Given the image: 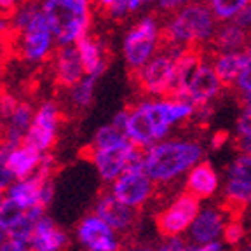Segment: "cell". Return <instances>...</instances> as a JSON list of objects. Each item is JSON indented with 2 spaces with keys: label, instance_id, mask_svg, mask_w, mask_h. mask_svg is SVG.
Instances as JSON below:
<instances>
[{
  "label": "cell",
  "instance_id": "1",
  "mask_svg": "<svg viewBox=\"0 0 251 251\" xmlns=\"http://www.w3.org/2000/svg\"><path fill=\"white\" fill-rule=\"evenodd\" d=\"M194 110L196 105L181 100H143L129 108L126 136L147 149L164 140L171 126L192 117Z\"/></svg>",
  "mask_w": 251,
  "mask_h": 251
},
{
  "label": "cell",
  "instance_id": "2",
  "mask_svg": "<svg viewBox=\"0 0 251 251\" xmlns=\"http://www.w3.org/2000/svg\"><path fill=\"white\" fill-rule=\"evenodd\" d=\"M201 157L202 147L197 141L161 140L145 149L143 168L157 185H166L190 171Z\"/></svg>",
  "mask_w": 251,
  "mask_h": 251
},
{
  "label": "cell",
  "instance_id": "3",
  "mask_svg": "<svg viewBox=\"0 0 251 251\" xmlns=\"http://www.w3.org/2000/svg\"><path fill=\"white\" fill-rule=\"evenodd\" d=\"M93 4V0H40L58 46L77 44L89 33Z\"/></svg>",
  "mask_w": 251,
  "mask_h": 251
},
{
  "label": "cell",
  "instance_id": "4",
  "mask_svg": "<svg viewBox=\"0 0 251 251\" xmlns=\"http://www.w3.org/2000/svg\"><path fill=\"white\" fill-rule=\"evenodd\" d=\"M145 149L136 145L129 138L106 147H89L87 157L105 183H112L126 169L143 164Z\"/></svg>",
  "mask_w": 251,
  "mask_h": 251
},
{
  "label": "cell",
  "instance_id": "5",
  "mask_svg": "<svg viewBox=\"0 0 251 251\" xmlns=\"http://www.w3.org/2000/svg\"><path fill=\"white\" fill-rule=\"evenodd\" d=\"M161 23L155 16H145L127 30L122 44L126 65L131 72L138 70L152 58L159 49Z\"/></svg>",
  "mask_w": 251,
  "mask_h": 251
},
{
  "label": "cell",
  "instance_id": "6",
  "mask_svg": "<svg viewBox=\"0 0 251 251\" xmlns=\"http://www.w3.org/2000/svg\"><path fill=\"white\" fill-rule=\"evenodd\" d=\"M56 46L54 33L42 9L23 30L18 31V51L28 65H40L49 59L54 54Z\"/></svg>",
  "mask_w": 251,
  "mask_h": 251
},
{
  "label": "cell",
  "instance_id": "7",
  "mask_svg": "<svg viewBox=\"0 0 251 251\" xmlns=\"http://www.w3.org/2000/svg\"><path fill=\"white\" fill-rule=\"evenodd\" d=\"M251 202V155L241 153L230 164L225 183L224 211L230 220H241V215Z\"/></svg>",
  "mask_w": 251,
  "mask_h": 251
},
{
  "label": "cell",
  "instance_id": "8",
  "mask_svg": "<svg viewBox=\"0 0 251 251\" xmlns=\"http://www.w3.org/2000/svg\"><path fill=\"white\" fill-rule=\"evenodd\" d=\"M175 58L176 54L157 51L141 68L133 72L138 89L147 96L166 98L175 74Z\"/></svg>",
  "mask_w": 251,
  "mask_h": 251
},
{
  "label": "cell",
  "instance_id": "9",
  "mask_svg": "<svg viewBox=\"0 0 251 251\" xmlns=\"http://www.w3.org/2000/svg\"><path fill=\"white\" fill-rule=\"evenodd\" d=\"M59 127H61V106L54 100L42 101L35 108L25 143L39 150L40 153H49L56 145Z\"/></svg>",
  "mask_w": 251,
  "mask_h": 251
},
{
  "label": "cell",
  "instance_id": "10",
  "mask_svg": "<svg viewBox=\"0 0 251 251\" xmlns=\"http://www.w3.org/2000/svg\"><path fill=\"white\" fill-rule=\"evenodd\" d=\"M155 181L147 175L143 164L126 169L121 176L110 183V192L131 208H143L155 194Z\"/></svg>",
  "mask_w": 251,
  "mask_h": 251
},
{
  "label": "cell",
  "instance_id": "11",
  "mask_svg": "<svg viewBox=\"0 0 251 251\" xmlns=\"http://www.w3.org/2000/svg\"><path fill=\"white\" fill-rule=\"evenodd\" d=\"M199 211V199L192 194L183 192L155 216L157 230L162 237L181 235L190 228Z\"/></svg>",
  "mask_w": 251,
  "mask_h": 251
},
{
  "label": "cell",
  "instance_id": "12",
  "mask_svg": "<svg viewBox=\"0 0 251 251\" xmlns=\"http://www.w3.org/2000/svg\"><path fill=\"white\" fill-rule=\"evenodd\" d=\"M75 237L78 244L87 251H121V234L100 218L96 213L86 215L77 224Z\"/></svg>",
  "mask_w": 251,
  "mask_h": 251
},
{
  "label": "cell",
  "instance_id": "13",
  "mask_svg": "<svg viewBox=\"0 0 251 251\" xmlns=\"http://www.w3.org/2000/svg\"><path fill=\"white\" fill-rule=\"evenodd\" d=\"M93 213L105 220L106 224L121 235L131 234L138 225V209L124 204L110 190L100 194V197L94 202Z\"/></svg>",
  "mask_w": 251,
  "mask_h": 251
},
{
  "label": "cell",
  "instance_id": "14",
  "mask_svg": "<svg viewBox=\"0 0 251 251\" xmlns=\"http://www.w3.org/2000/svg\"><path fill=\"white\" fill-rule=\"evenodd\" d=\"M224 91V84L220 80L211 59L208 58V51H206V61L201 65L199 70L190 78V82L187 86V93H185V100L196 106L209 105Z\"/></svg>",
  "mask_w": 251,
  "mask_h": 251
},
{
  "label": "cell",
  "instance_id": "15",
  "mask_svg": "<svg viewBox=\"0 0 251 251\" xmlns=\"http://www.w3.org/2000/svg\"><path fill=\"white\" fill-rule=\"evenodd\" d=\"M52 72L56 82L63 87H72L86 75L84 63L77 46H58L52 54Z\"/></svg>",
  "mask_w": 251,
  "mask_h": 251
},
{
  "label": "cell",
  "instance_id": "16",
  "mask_svg": "<svg viewBox=\"0 0 251 251\" xmlns=\"http://www.w3.org/2000/svg\"><path fill=\"white\" fill-rule=\"evenodd\" d=\"M225 211L216 208H204L199 211V215L196 216L194 224L188 228V235H190V241L194 244H208L213 243L224 235L225 228Z\"/></svg>",
  "mask_w": 251,
  "mask_h": 251
},
{
  "label": "cell",
  "instance_id": "17",
  "mask_svg": "<svg viewBox=\"0 0 251 251\" xmlns=\"http://www.w3.org/2000/svg\"><path fill=\"white\" fill-rule=\"evenodd\" d=\"M218 187H220L218 173L215 171L211 162L199 161L188 171L187 181H185V192L192 194L199 201L215 196Z\"/></svg>",
  "mask_w": 251,
  "mask_h": 251
},
{
  "label": "cell",
  "instance_id": "18",
  "mask_svg": "<svg viewBox=\"0 0 251 251\" xmlns=\"http://www.w3.org/2000/svg\"><path fill=\"white\" fill-rule=\"evenodd\" d=\"M246 51H228V52H218L208 47V58L211 59L213 67L218 74L220 80L224 84L225 91H232L235 80L239 77L241 70L248 61Z\"/></svg>",
  "mask_w": 251,
  "mask_h": 251
},
{
  "label": "cell",
  "instance_id": "19",
  "mask_svg": "<svg viewBox=\"0 0 251 251\" xmlns=\"http://www.w3.org/2000/svg\"><path fill=\"white\" fill-rule=\"evenodd\" d=\"M28 246L31 251H63L68 246V235L54 224L51 216L44 215L39 220Z\"/></svg>",
  "mask_w": 251,
  "mask_h": 251
},
{
  "label": "cell",
  "instance_id": "20",
  "mask_svg": "<svg viewBox=\"0 0 251 251\" xmlns=\"http://www.w3.org/2000/svg\"><path fill=\"white\" fill-rule=\"evenodd\" d=\"M75 46H77L78 52H80L86 75H91V77H96V78L101 77L106 70V65H108L105 44L98 37L86 33Z\"/></svg>",
  "mask_w": 251,
  "mask_h": 251
},
{
  "label": "cell",
  "instance_id": "21",
  "mask_svg": "<svg viewBox=\"0 0 251 251\" xmlns=\"http://www.w3.org/2000/svg\"><path fill=\"white\" fill-rule=\"evenodd\" d=\"M42 157L44 153H40L39 150L26 145L23 141V143L14 145V149L11 150V153L7 157V168L11 169L16 180L28 178L31 175H35L37 169L40 168Z\"/></svg>",
  "mask_w": 251,
  "mask_h": 251
},
{
  "label": "cell",
  "instance_id": "22",
  "mask_svg": "<svg viewBox=\"0 0 251 251\" xmlns=\"http://www.w3.org/2000/svg\"><path fill=\"white\" fill-rule=\"evenodd\" d=\"M33 114L35 108L28 101H20V105L16 106L9 117L4 119V133H2V140L9 141V143H23L26 133L30 129L31 121H33Z\"/></svg>",
  "mask_w": 251,
  "mask_h": 251
},
{
  "label": "cell",
  "instance_id": "23",
  "mask_svg": "<svg viewBox=\"0 0 251 251\" xmlns=\"http://www.w3.org/2000/svg\"><path fill=\"white\" fill-rule=\"evenodd\" d=\"M44 215H46V208H44V206H33V208L26 209L25 215L21 216V218L16 222L14 227L9 230V237L30 244L31 235L35 232L37 224H39V220L42 218Z\"/></svg>",
  "mask_w": 251,
  "mask_h": 251
},
{
  "label": "cell",
  "instance_id": "24",
  "mask_svg": "<svg viewBox=\"0 0 251 251\" xmlns=\"http://www.w3.org/2000/svg\"><path fill=\"white\" fill-rule=\"evenodd\" d=\"M96 82L98 78L84 75L77 84L68 87V103L75 110H86L93 105L94 101V91H96Z\"/></svg>",
  "mask_w": 251,
  "mask_h": 251
},
{
  "label": "cell",
  "instance_id": "25",
  "mask_svg": "<svg viewBox=\"0 0 251 251\" xmlns=\"http://www.w3.org/2000/svg\"><path fill=\"white\" fill-rule=\"evenodd\" d=\"M206 2L220 23L234 20L243 9L251 4V0H206Z\"/></svg>",
  "mask_w": 251,
  "mask_h": 251
},
{
  "label": "cell",
  "instance_id": "26",
  "mask_svg": "<svg viewBox=\"0 0 251 251\" xmlns=\"http://www.w3.org/2000/svg\"><path fill=\"white\" fill-rule=\"evenodd\" d=\"M248 54H250V52H248ZM230 93L239 100L241 105H246L248 101H251V54L248 56L246 65H244L243 70H241L239 77L235 80Z\"/></svg>",
  "mask_w": 251,
  "mask_h": 251
},
{
  "label": "cell",
  "instance_id": "27",
  "mask_svg": "<svg viewBox=\"0 0 251 251\" xmlns=\"http://www.w3.org/2000/svg\"><path fill=\"white\" fill-rule=\"evenodd\" d=\"M126 133L122 129H119L117 126H114L112 122L110 124L101 126L93 136V141H91L89 147H106V145H112V143H117V141L124 140Z\"/></svg>",
  "mask_w": 251,
  "mask_h": 251
},
{
  "label": "cell",
  "instance_id": "28",
  "mask_svg": "<svg viewBox=\"0 0 251 251\" xmlns=\"http://www.w3.org/2000/svg\"><path fill=\"white\" fill-rule=\"evenodd\" d=\"M25 211L26 209L23 206H20L16 201H12L11 197L5 196L4 202L0 204V224L4 225L7 230H11L16 225V222L25 215Z\"/></svg>",
  "mask_w": 251,
  "mask_h": 251
},
{
  "label": "cell",
  "instance_id": "29",
  "mask_svg": "<svg viewBox=\"0 0 251 251\" xmlns=\"http://www.w3.org/2000/svg\"><path fill=\"white\" fill-rule=\"evenodd\" d=\"M199 244H194L192 241L187 243L180 235H173V237H164L162 243L155 246L157 251H196Z\"/></svg>",
  "mask_w": 251,
  "mask_h": 251
},
{
  "label": "cell",
  "instance_id": "30",
  "mask_svg": "<svg viewBox=\"0 0 251 251\" xmlns=\"http://www.w3.org/2000/svg\"><path fill=\"white\" fill-rule=\"evenodd\" d=\"M244 234H246V230H244L241 220H228L227 224H225V228H224L225 243L234 246V244L241 243V241L244 239Z\"/></svg>",
  "mask_w": 251,
  "mask_h": 251
},
{
  "label": "cell",
  "instance_id": "31",
  "mask_svg": "<svg viewBox=\"0 0 251 251\" xmlns=\"http://www.w3.org/2000/svg\"><path fill=\"white\" fill-rule=\"evenodd\" d=\"M155 2H157L159 11H161L166 18H169L171 14H175V12H178L180 9H183L185 5L192 4L194 0H155Z\"/></svg>",
  "mask_w": 251,
  "mask_h": 251
},
{
  "label": "cell",
  "instance_id": "32",
  "mask_svg": "<svg viewBox=\"0 0 251 251\" xmlns=\"http://www.w3.org/2000/svg\"><path fill=\"white\" fill-rule=\"evenodd\" d=\"M18 105H20V100L16 98L12 93H7V91H2V93H0V115L4 119L9 117Z\"/></svg>",
  "mask_w": 251,
  "mask_h": 251
},
{
  "label": "cell",
  "instance_id": "33",
  "mask_svg": "<svg viewBox=\"0 0 251 251\" xmlns=\"http://www.w3.org/2000/svg\"><path fill=\"white\" fill-rule=\"evenodd\" d=\"M237 133L251 134V101L243 105V112L237 119Z\"/></svg>",
  "mask_w": 251,
  "mask_h": 251
},
{
  "label": "cell",
  "instance_id": "34",
  "mask_svg": "<svg viewBox=\"0 0 251 251\" xmlns=\"http://www.w3.org/2000/svg\"><path fill=\"white\" fill-rule=\"evenodd\" d=\"M234 147L239 153L251 155V134H237V138L234 141Z\"/></svg>",
  "mask_w": 251,
  "mask_h": 251
},
{
  "label": "cell",
  "instance_id": "35",
  "mask_svg": "<svg viewBox=\"0 0 251 251\" xmlns=\"http://www.w3.org/2000/svg\"><path fill=\"white\" fill-rule=\"evenodd\" d=\"M0 251H31V250L26 243H21V241H16V239H12V237H9V239L2 244Z\"/></svg>",
  "mask_w": 251,
  "mask_h": 251
},
{
  "label": "cell",
  "instance_id": "36",
  "mask_svg": "<svg viewBox=\"0 0 251 251\" xmlns=\"http://www.w3.org/2000/svg\"><path fill=\"white\" fill-rule=\"evenodd\" d=\"M127 117H129V108L121 110L114 119H112V124L117 126L119 129H122L126 133V126H127Z\"/></svg>",
  "mask_w": 251,
  "mask_h": 251
},
{
  "label": "cell",
  "instance_id": "37",
  "mask_svg": "<svg viewBox=\"0 0 251 251\" xmlns=\"http://www.w3.org/2000/svg\"><path fill=\"white\" fill-rule=\"evenodd\" d=\"M18 5H20V0H0V12L2 14H11Z\"/></svg>",
  "mask_w": 251,
  "mask_h": 251
},
{
  "label": "cell",
  "instance_id": "38",
  "mask_svg": "<svg viewBox=\"0 0 251 251\" xmlns=\"http://www.w3.org/2000/svg\"><path fill=\"white\" fill-rule=\"evenodd\" d=\"M12 30V25H11V18L5 14H0V39L5 35V33H9V31Z\"/></svg>",
  "mask_w": 251,
  "mask_h": 251
},
{
  "label": "cell",
  "instance_id": "39",
  "mask_svg": "<svg viewBox=\"0 0 251 251\" xmlns=\"http://www.w3.org/2000/svg\"><path fill=\"white\" fill-rule=\"evenodd\" d=\"M227 136H228V134L225 133V131H224V133H222V131H218V133H216L215 136L211 138V147H213V149H220V147L225 143Z\"/></svg>",
  "mask_w": 251,
  "mask_h": 251
},
{
  "label": "cell",
  "instance_id": "40",
  "mask_svg": "<svg viewBox=\"0 0 251 251\" xmlns=\"http://www.w3.org/2000/svg\"><path fill=\"white\" fill-rule=\"evenodd\" d=\"M126 251H157L155 246L152 244H147V243H136V244H131L129 248Z\"/></svg>",
  "mask_w": 251,
  "mask_h": 251
},
{
  "label": "cell",
  "instance_id": "41",
  "mask_svg": "<svg viewBox=\"0 0 251 251\" xmlns=\"http://www.w3.org/2000/svg\"><path fill=\"white\" fill-rule=\"evenodd\" d=\"M94 4L98 5L100 9H103V11H106L108 12V9L112 7V4H114L115 0H93Z\"/></svg>",
  "mask_w": 251,
  "mask_h": 251
},
{
  "label": "cell",
  "instance_id": "42",
  "mask_svg": "<svg viewBox=\"0 0 251 251\" xmlns=\"http://www.w3.org/2000/svg\"><path fill=\"white\" fill-rule=\"evenodd\" d=\"M147 2H150V0H131V2H129V12H134L136 9H140L143 4H147Z\"/></svg>",
  "mask_w": 251,
  "mask_h": 251
},
{
  "label": "cell",
  "instance_id": "43",
  "mask_svg": "<svg viewBox=\"0 0 251 251\" xmlns=\"http://www.w3.org/2000/svg\"><path fill=\"white\" fill-rule=\"evenodd\" d=\"M7 239H9V230L0 224V248H2V244H4Z\"/></svg>",
  "mask_w": 251,
  "mask_h": 251
},
{
  "label": "cell",
  "instance_id": "44",
  "mask_svg": "<svg viewBox=\"0 0 251 251\" xmlns=\"http://www.w3.org/2000/svg\"><path fill=\"white\" fill-rule=\"evenodd\" d=\"M2 133H4V117L0 115V141H2Z\"/></svg>",
  "mask_w": 251,
  "mask_h": 251
},
{
  "label": "cell",
  "instance_id": "45",
  "mask_svg": "<svg viewBox=\"0 0 251 251\" xmlns=\"http://www.w3.org/2000/svg\"><path fill=\"white\" fill-rule=\"evenodd\" d=\"M243 251H251V239H248V243H246V246L243 248Z\"/></svg>",
  "mask_w": 251,
  "mask_h": 251
},
{
  "label": "cell",
  "instance_id": "46",
  "mask_svg": "<svg viewBox=\"0 0 251 251\" xmlns=\"http://www.w3.org/2000/svg\"><path fill=\"white\" fill-rule=\"evenodd\" d=\"M4 199H5V190H0V204L4 202Z\"/></svg>",
  "mask_w": 251,
  "mask_h": 251
},
{
  "label": "cell",
  "instance_id": "47",
  "mask_svg": "<svg viewBox=\"0 0 251 251\" xmlns=\"http://www.w3.org/2000/svg\"><path fill=\"white\" fill-rule=\"evenodd\" d=\"M246 52H250V54H251V46H250V47H248V51H246Z\"/></svg>",
  "mask_w": 251,
  "mask_h": 251
},
{
  "label": "cell",
  "instance_id": "48",
  "mask_svg": "<svg viewBox=\"0 0 251 251\" xmlns=\"http://www.w3.org/2000/svg\"><path fill=\"white\" fill-rule=\"evenodd\" d=\"M0 93H2V89H0Z\"/></svg>",
  "mask_w": 251,
  "mask_h": 251
},
{
  "label": "cell",
  "instance_id": "49",
  "mask_svg": "<svg viewBox=\"0 0 251 251\" xmlns=\"http://www.w3.org/2000/svg\"><path fill=\"white\" fill-rule=\"evenodd\" d=\"M86 251H87V250H86Z\"/></svg>",
  "mask_w": 251,
  "mask_h": 251
}]
</instances>
